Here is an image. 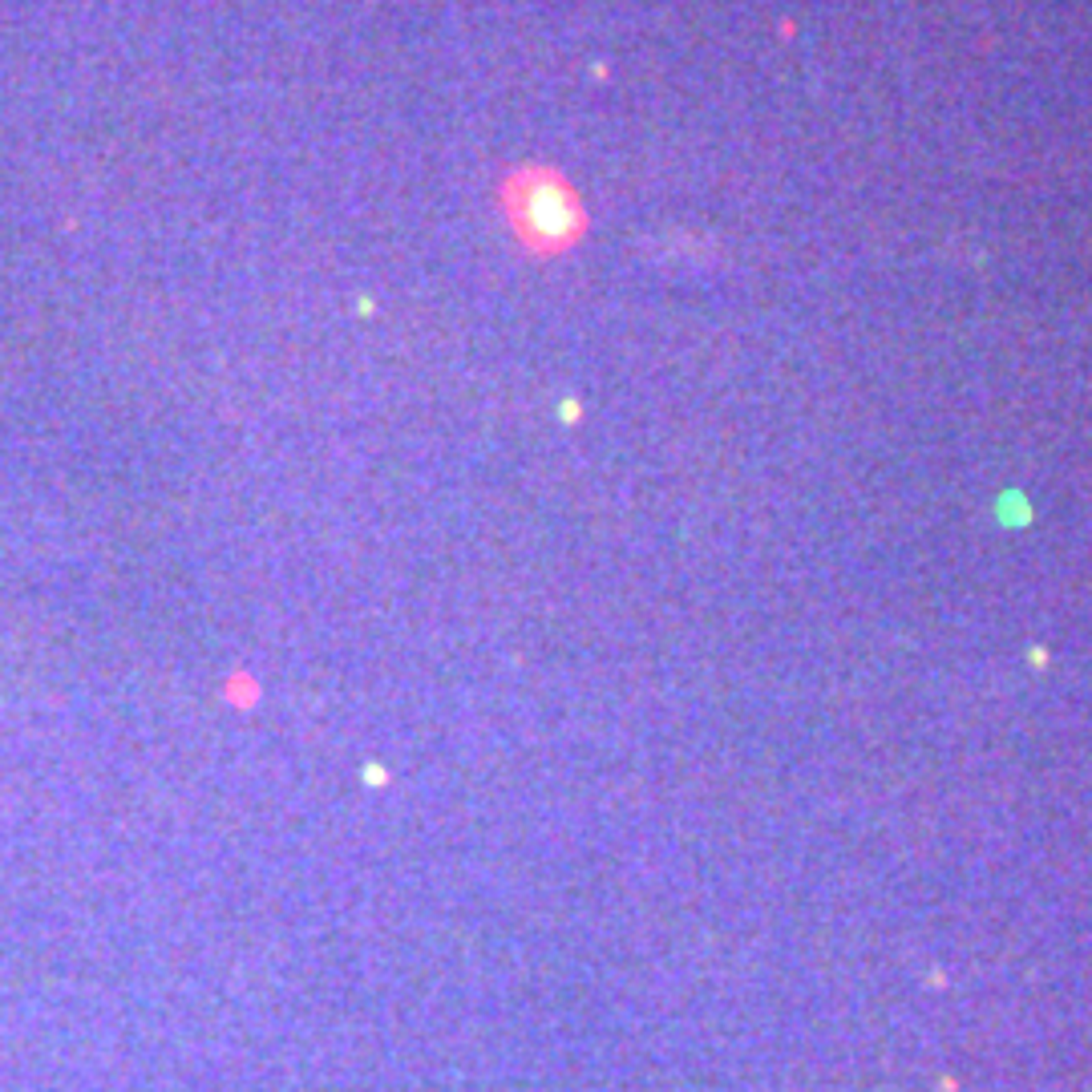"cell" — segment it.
Listing matches in <instances>:
<instances>
[{
    "label": "cell",
    "mask_w": 1092,
    "mask_h": 1092,
    "mask_svg": "<svg viewBox=\"0 0 1092 1092\" xmlns=\"http://www.w3.org/2000/svg\"><path fill=\"white\" fill-rule=\"evenodd\" d=\"M502 207L510 215V227L518 239L534 251H562L579 243L587 231V211H583L579 194L567 187L554 171H522L506 182Z\"/></svg>",
    "instance_id": "6da1fadb"
}]
</instances>
